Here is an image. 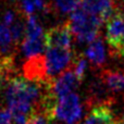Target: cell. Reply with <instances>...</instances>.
I'll use <instances>...</instances> for the list:
<instances>
[{
    "label": "cell",
    "mask_w": 124,
    "mask_h": 124,
    "mask_svg": "<svg viewBox=\"0 0 124 124\" xmlns=\"http://www.w3.org/2000/svg\"><path fill=\"white\" fill-rule=\"evenodd\" d=\"M47 87L25 77H11L7 83L6 99L12 116H31L38 110V105L40 109L46 95L43 89Z\"/></svg>",
    "instance_id": "cell-1"
},
{
    "label": "cell",
    "mask_w": 124,
    "mask_h": 124,
    "mask_svg": "<svg viewBox=\"0 0 124 124\" xmlns=\"http://www.w3.org/2000/svg\"><path fill=\"white\" fill-rule=\"evenodd\" d=\"M66 23L77 43L81 45H89L97 37H99L100 27L103 22L98 17L89 14L84 10L83 7L79 6L70 15V19Z\"/></svg>",
    "instance_id": "cell-2"
},
{
    "label": "cell",
    "mask_w": 124,
    "mask_h": 124,
    "mask_svg": "<svg viewBox=\"0 0 124 124\" xmlns=\"http://www.w3.org/2000/svg\"><path fill=\"white\" fill-rule=\"evenodd\" d=\"M83 109L78 95L71 93L56 101L48 116V120L59 121L64 124H74L79 121Z\"/></svg>",
    "instance_id": "cell-3"
},
{
    "label": "cell",
    "mask_w": 124,
    "mask_h": 124,
    "mask_svg": "<svg viewBox=\"0 0 124 124\" xmlns=\"http://www.w3.org/2000/svg\"><path fill=\"white\" fill-rule=\"evenodd\" d=\"M44 59L46 74L50 84L63 72L69 70L74 61L72 49L63 48H47Z\"/></svg>",
    "instance_id": "cell-4"
},
{
    "label": "cell",
    "mask_w": 124,
    "mask_h": 124,
    "mask_svg": "<svg viewBox=\"0 0 124 124\" xmlns=\"http://www.w3.org/2000/svg\"><path fill=\"white\" fill-rule=\"evenodd\" d=\"M79 84H81V81L76 76L72 68H70L48 86L47 93L51 98L58 100L62 97L73 93L79 86Z\"/></svg>",
    "instance_id": "cell-5"
},
{
    "label": "cell",
    "mask_w": 124,
    "mask_h": 124,
    "mask_svg": "<svg viewBox=\"0 0 124 124\" xmlns=\"http://www.w3.org/2000/svg\"><path fill=\"white\" fill-rule=\"evenodd\" d=\"M72 36L68 23L52 26L45 33L47 48L72 49Z\"/></svg>",
    "instance_id": "cell-6"
},
{
    "label": "cell",
    "mask_w": 124,
    "mask_h": 124,
    "mask_svg": "<svg viewBox=\"0 0 124 124\" xmlns=\"http://www.w3.org/2000/svg\"><path fill=\"white\" fill-rule=\"evenodd\" d=\"M107 41L114 52L124 40V14L116 11L107 22Z\"/></svg>",
    "instance_id": "cell-7"
},
{
    "label": "cell",
    "mask_w": 124,
    "mask_h": 124,
    "mask_svg": "<svg viewBox=\"0 0 124 124\" xmlns=\"http://www.w3.org/2000/svg\"><path fill=\"white\" fill-rule=\"evenodd\" d=\"M81 6L89 14L102 22H108L116 12L113 0H82Z\"/></svg>",
    "instance_id": "cell-8"
},
{
    "label": "cell",
    "mask_w": 124,
    "mask_h": 124,
    "mask_svg": "<svg viewBox=\"0 0 124 124\" xmlns=\"http://www.w3.org/2000/svg\"><path fill=\"white\" fill-rule=\"evenodd\" d=\"M116 121L110 103L95 106L86 116L83 124H112Z\"/></svg>",
    "instance_id": "cell-9"
},
{
    "label": "cell",
    "mask_w": 124,
    "mask_h": 124,
    "mask_svg": "<svg viewBox=\"0 0 124 124\" xmlns=\"http://www.w3.org/2000/svg\"><path fill=\"white\" fill-rule=\"evenodd\" d=\"M21 46L22 51L27 59L41 56L44 52H46V49H47L46 37L45 35H41V36H25Z\"/></svg>",
    "instance_id": "cell-10"
},
{
    "label": "cell",
    "mask_w": 124,
    "mask_h": 124,
    "mask_svg": "<svg viewBox=\"0 0 124 124\" xmlns=\"http://www.w3.org/2000/svg\"><path fill=\"white\" fill-rule=\"evenodd\" d=\"M85 56L96 69H101L106 63V48L101 37H97L93 43L88 45L85 51Z\"/></svg>",
    "instance_id": "cell-11"
},
{
    "label": "cell",
    "mask_w": 124,
    "mask_h": 124,
    "mask_svg": "<svg viewBox=\"0 0 124 124\" xmlns=\"http://www.w3.org/2000/svg\"><path fill=\"white\" fill-rule=\"evenodd\" d=\"M100 78L112 93H119L124 88V71L122 70H102Z\"/></svg>",
    "instance_id": "cell-12"
},
{
    "label": "cell",
    "mask_w": 124,
    "mask_h": 124,
    "mask_svg": "<svg viewBox=\"0 0 124 124\" xmlns=\"http://www.w3.org/2000/svg\"><path fill=\"white\" fill-rule=\"evenodd\" d=\"M14 46L10 28L0 23V58H12Z\"/></svg>",
    "instance_id": "cell-13"
},
{
    "label": "cell",
    "mask_w": 124,
    "mask_h": 124,
    "mask_svg": "<svg viewBox=\"0 0 124 124\" xmlns=\"http://www.w3.org/2000/svg\"><path fill=\"white\" fill-rule=\"evenodd\" d=\"M21 9L26 16H30L38 12H47L50 7L45 0H24L21 3Z\"/></svg>",
    "instance_id": "cell-14"
},
{
    "label": "cell",
    "mask_w": 124,
    "mask_h": 124,
    "mask_svg": "<svg viewBox=\"0 0 124 124\" xmlns=\"http://www.w3.org/2000/svg\"><path fill=\"white\" fill-rule=\"evenodd\" d=\"M82 3V0H52L51 8L59 14H72Z\"/></svg>",
    "instance_id": "cell-15"
},
{
    "label": "cell",
    "mask_w": 124,
    "mask_h": 124,
    "mask_svg": "<svg viewBox=\"0 0 124 124\" xmlns=\"http://www.w3.org/2000/svg\"><path fill=\"white\" fill-rule=\"evenodd\" d=\"M71 68H72V70L76 74V76L78 77V79L82 82L84 76H85L86 70H87V61H86V58L84 56H82V54L75 57Z\"/></svg>",
    "instance_id": "cell-16"
},
{
    "label": "cell",
    "mask_w": 124,
    "mask_h": 124,
    "mask_svg": "<svg viewBox=\"0 0 124 124\" xmlns=\"http://www.w3.org/2000/svg\"><path fill=\"white\" fill-rule=\"evenodd\" d=\"M16 20H17V15L14 11L13 10H7L6 12L3 13V15H2L1 23L4 24L6 26H8V27H10Z\"/></svg>",
    "instance_id": "cell-17"
},
{
    "label": "cell",
    "mask_w": 124,
    "mask_h": 124,
    "mask_svg": "<svg viewBox=\"0 0 124 124\" xmlns=\"http://www.w3.org/2000/svg\"><path fill=\"white\" fill-rule=\"evenodd\" d=\"M114 54H116V56H120V57H124V40L122 41L121 46L119 47V49L116 50Z\"/></svg>",
    "instance_id": "cell-18"
},
{
    "label": "cell",
    "mask_w": 124,
    "mask_h": 124,
    "mask_svg": "<svg viewBox=\"0 0 124 124\" xmlns=\"http://www.w3.org/2000/svg\"><path fill=\"white\" fill-rule=\"evenodd\" d=\"M4 79H7V77L4 76L3 74H2L1 72H0V88L3 86V82H4Z\"/></svg>",
    "instance_id": "cell-19"
},
{
    "label": "cell",
    "mask_w": 124,
    "mask_h": 124,
    "mask_svg": "<svg viewBox=\"0 0 124 124\" xmlns=\"http://www.w3.org/2000/svg\"><path fill=\"white\" fill-rule=\"evenodd\" d=\"M14 1H17V2H21V3H22V2H23V1H24V0H14Z\"/></svg>",
    "instance_id": "cell-20"
}]
</instances>
